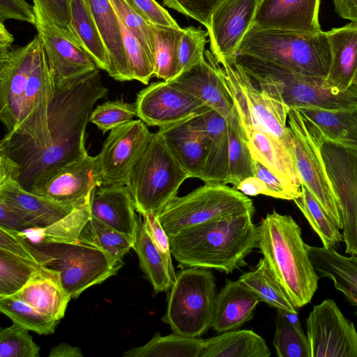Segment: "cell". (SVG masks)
Listing matches in <instances>:
<instances>
[{"label": "cell", "mask_w": 357, "mask_h": 357, "mask_svg": "<svg viewBox=\"0 0 357 357\" xmlns=\"http://www.w3.org/2000/svg\"><path fill=\"white\" fill-rule=\"evenodd\" d=\"M100 70L54 85L43 140L11 160L0 154L3 171L24 190L31 192L54 172L88 154L86 126L95 104L108 93Z\"/></svg>", "instance_id": "obj_1"}, {"label": "cell", "mask_w": 357, "mask_h": 357, "mask_svg": "<svg viewBox=\"0 0 357 357\" xmlns=\"http://www.w3.org/2000/svg\"><path fill=\"white\" fill-rule=\"evenodd\" d=\"M54 84L38 34L0 55V120L7 132L38 137L47 129Z\"/></svg>", "instance_id": "obj_2"}, {"label": "cell", "mask_w": 357, "mask_h": 357, "mask_svg": "<svg viewBox=\"0 0 357 357\" xmlns=\"http://www.w3.org/2000/svg\"><path fill=\"white\" fill-rule=\"evenodd\" d=\"M253 214L234 213L196 225L169 236L172 255L182 268L197 267L231 273L245 266L257 248Z\"/></svg>", "instance_id": "obj_3"}, {"label": "cell", "mask_w": 357, "mask_h": 357, "mask_svg": "<svg viewBox=\"0 0 357 357\" xmlns=\"http://www.w3.org/2000/svg\"><path fill=\"white\" fill-rule=\"evenodd\" d=\"M257 248L296 309L312 298L317 274L295 220L273 210L257 227Z\"/></svg>", "instance_id": "obj_4"}, {"label": "cell", "mask_w": 357, "mask_h": 357, "mask_svg": "<svg viewBox=\"0 0 357 357\" xmlns=\"http://www.w3.org/2000/svg\"><path fill=\"white\" fill-rule=\"evenodd\" d=\"M236 61L252 82L290 109H340L357 106V86L347 90L331 85L326 77L305 75L247 54Z\"/></svg>", "instance_id": "obj_5"}, {"label": "cell", "mask_w": 357, "mask_h": 357, "mask_svg": "<svg viewBox=\"0 0 357 357\" xmlns=\"http://www.w3.org/2000/svg\"><path fill=\"white\" fill-rule=\"evenodd\" d=\"M237 54L271 62L297 73L327 77L331 52L326 31L305 33L255 26Z\"/></svg>", "instance_id": "obj_6"}, {"label": "cell", "mask_w": 357, "mask_h": 357, "mask_svg": "<svg viewBox=\"0 0 357 357\" xmlns=\"http://www.w3.org/2000/svg\"><path fill=\"white\" fill-rule=\"evenodd\" d=\"M188 178V173L157 131L133 166L126 186L137 212L141 215H157L177 196L180 186Z\"/></svg>", "instance_id": "obj_7"}, {"label": "cell", "mask_w": 357, "mask_h": 357, "mask_svg": "<svg viewBox=\"0 0 357 357\" xmlns=\"http://www.w3.org/2000/svg\"><path fill=\"white\" fill-rule=\"evenodd\" d=\"M29 242L37 250L42 265L59 273L60 282L71 298L115 275L123 264L78 239L73 242Z\"/></svg>", "instance_id": "obj_8"}, {"label": "cell", "mask_w": 357, "mask_h": 357, "mask_svg": "<svg viewBox=\"0 0 357 357\" xmlns=\"http://www.w3.org/2000/svg\"><path fill=\"white\" fill-rule=\"evenodd\" d=\"M216 284L207 268L186 267L176 273L162 320L175 333L200 337L211 327Z\"/></svg>", "instance_id": "obj_9"}, {"label": "cell", "mask_w": 357, "mask_h": 357, "mask_svg": "<svg viewBox=\"0 0 357 357\" xmlns=\"http://www.w3.org/2000/svg\"><path fill=\"white\" fill-rule=\"evenodd\" d=\"M248 212L254 215L252 199L222 183H205L183 197L176 196L157 215L169 236L223 216Z\"/></svg>", "instance_id": "obj_10"}, {"label": "cell", "mask_w": 357, "mask_h": 357, "mask_svg": "<svg viewBox=\"0 0 357 357\" xmlns=\"http://www.w3.org/2000/svg\"><path fill=\"white\" fill-rule=\"evenodd\" d=\"M288 127L293 142V158L301 185L305 187L340 229L343 223L336 195L321 153L322 133L296 109L289 110Z\"/></svg>", "instance_id": "obj_11"}, {"label": "cell", "mask_w": 357, "mask_h": 357, "mask_svg": "<svg viewBox=\"0 0 357 357\" xmlns=\"http://www.w3.org/2000/svg\"><path fill=\"white\" fill-rule=\"evenodd\" d=\"M220 64L242 125L275 137L293 155L292 138L287 125L290 109L257 86L235 58L224 59Z\"/></svg>", "instance_id": "obj_12"}, {"label": "cell", "mask_w": 357, "mask_h": 357, "mask_svg": "<svg viewBox=\"0 0 357 357\" xmlns=\"http://www.w3.org/2000/svg\"><path fill=\"white\" fill-rule=\"evenodd\" d=\"M320 149L341 213L345 252L357 256V148L322 134Z\"/></svg>", "instance_id": "obj_13"}, {"label": "cell", "mask_w": 357, "mask_h": 357, "mask_svg": "<svg viewBox=\"0 0 357 357\" xmlns=\"http://www.w3.org/2000/svg\"><path fill=\"white\" fill-rule=\"evenodd\" d=\"M311 357H357V331L335 302L314 306L306 319Z\"/></svg>", "instance_id": "obj_14"}, {"label": "cell", "mask_w": 357, "mask_h": 357, "mask_svg": "<svg viewBox=\"0 0 357 357\" xmlns=\"http://www.w3.org/2000/svg\"><path fill=\"white\" fill-rule=\"evenodd\" d=\"M152 135L141 119L131 120L110 130L96 155L102 185H126L133 166Z\"/></svg>", "instance_id": "obj_15"}, {"label": "cell", "mask_w": 357, "mask_h": 357, "mask_svg": "<svg viewBox=\"0 0 357 357\" xmlns=\"http://www.w3.org/2000/svg\"><path fill=\"white\" fill-rule=\"evenodd\" d=\"M137 116L146 125L162 127L199 114L206 107L171 81L153 82L137 94Z\"/></svg>", "instance_id": "obj_16"}, {"label": "cell", "mask_w": 357, "mask_h": 357, "mask_svg": "<svg viewBox=\"0 0 357 357\" xmlns=\"http://www.w3.org/2000/svg\"><path fill=\"white\" fill-rule=\"evenodd\" d=\"M261 0H223L212 13L206 29L211 52L218 63L234 59L255 24Z\"/></svg>", "instance_id": "obj_17"}, {"label": "cell", "mask_w": 357, "mask_h": 357, "mask_svg": "<svg viewBox=\"0 0 357 357\" xmlns=\"http://www.w3.org/2000/svg\"><path fill=\"white\" fill-rule=\"evenodd\" d=\"M33 6L36 17L35 26L54 85L98 68L77 41L47 20L36 3Z\"/></svg>", "instance_id": "obj_18"}, {"label": "cell", "mask_w": 357, "mask_h": 357, "mask_svg": "<svg viewBox=\"0 0 357 357\" xmlns=\"http://www.w3.org/2000/svg\"><path fill=\"white\" fill-rule=\"evenodd\" d=\"M102 185L96 156L86 154L54 172L31 192L78 208L89 204L93 190Z\"/></svg>", "instance_id": "obj_19"}, {"label": "cell", "mask_w": 357, "mask_h": 357, "mask_svg": "<svg viewBox=\"0 0 357 357\" xmlns=\"http://www.w3.org/2000/svg\"><path fill=\"white\" fill-rule=\"evenodd\" d=\"M218 64L212 52L206 50L204 60L169 81L188 91L227 121L234 116L236 109L225 80L224 70Z\"/></svg>", "instance_id": "obj_20"}, {"label": "cell", "mask_w": 357, "mask_h": 357, "mask_svg": "<svg viewBox=\"0 0 357 357\" xmlns=\"http://www.w3.org/2000/svg\"><path fill=\"white\" fill-rule=\"evenodd\" d=\"M204 111L180 121L160 127L158 130L190 178L199 179L210 148V139L204 126Z\"/></svg>", "instance_id": "obj_21"}, {"label": "cell", "mask_w": 357, "mask_h": 357, "mask_svg": "<svg viewBox=\"0 0 357 357\" xmlns=\"http://www.w3.org/2000/svg\"><path fill=\"white\" fill-rule=\"evenodd\" d=\"M320 0H261L254 26L288 31L320 32Z\"/></svg>", "instance_id": "obj_22"}, {"label": "cell", "mask_w": 357, "mask_h": 357, "mask_svg": "<svg viewBox=\"0 0 357 357\" xmlns=\"http://www.w3.org/2000/svg\"><path fill=\"white\" fill-rule=\"evenodd\" d=\"M89 207L91 216L135 241L142 220L126 185L96 187L91 193Z\"/></svg>", "instance_id": "obj_23"}, {"label": "cell", "mask_w": 357, "mask_h": 357, "mask_svg": "<svg viewBox=\"0 0 357 357\" xmlns=\"http://www.w3.org/2000/svg\"><path fill=\"white\" fill-rule=\"evenodd\" d=\"M0 199L18 209L31 229L48 227L77 208L29 192L11 178L0 180Z\"/></svg>", "instance_id": "obj_24"}, {"label": "cell", "mask_w": 357, "mask_h": 357, "mask_svg": "<svg viewBox=\"0 0 357 357\" xmlns=\"http://www.w3.org/2000/svg\"><path fill=\"white\" fill-rule=\"evenodd\" d=\"M260 302L239 279L228 280L216 295L211 327L219 333L239 328L253 317Z\"/></svg>", "instance_id": "obj_25"}, {"label": "cell", "mask_w": 357, "mask_h": 357, "mask_svg": "<svg viewBox=\"0 0 357 357\" xmlns=\"http://www.w3.org/2000/svg\"><path fill=\"white\" fill-rule=\"evenodd\" d=\"M252 158L272 171L296 192L301 185L290 151L275 137L252 126L242 125Z\"/></svg>", "instance_id": "obj_26"}, {"label": "cell", "mask_w": 357, "mask_h": 357, "mask_svg": "<svg viewBox=\"0 0 357 357\" xmlns=\"http://www.w3.org/2000/svg\"><path fill=\"white\" fill-rule=\"evenodd\" d=\"M11 296L57 321L64 317L71 299L60 282L59 273L47 267L38 271L26 285Z\"/></svg>", "instance_id": "obj_27"}, {"label": "cell", "mask_w": 357, "mask_h": 357, "mask_svg": "<svg viewBox=\"0 0 357 357\" xmlns=\"http://www.w3.org/2000/svg\"><path fill=\"white\" fill-rule=\"evenodd\" d=\"M326 33L331 52L326 79L342 90L357 86V22L334 28Z\"/></svg>", "instance_id": "obj_28"}, {"label": "cell", "mask_w": 357, "mask_h": 357, "mask_svg": "<svg viewBox=\"0 0 357 357\" xmlns=\"http://www.w3.org/2000/svg\"><path fill=\"white\" fill-rule=\"evenodd\" d=\"M306 248L318 276L333 281L335 287L356 307L357 316V256L345 257L333 248L306 244Z\"/></svg>", "instance_id": "obj_29"}, {"label": "cell", "mask_w": 357, "mask_h": 357, "mask_svg": "<svg viewBox=\"0 0 357 357\" xmlns=\"http://www.w3.org/2000/svg\"><path fill=\"white\" fill-rule=\"evenodd\" d=\"M88 3L108 52L109 75L117 81H131L120 25L112 3L109 0H88Z\"/></svg>", "instance_id": "obj_30"}, {"label": "cell", "mask_w": 357, "mask_h": 357, "mask_svg": "<svg viewBox=\"0 0 357 357\" xmlns=\"http://www.w3.org/2000/svg\"><path fill=\"white\" fill-rule=\"evenodd\" d=\"M204 126L210 139L208 156L201 177L204 183L228 184L229 136L225 117L207 107L203 112Z\"/></svg>", "instance_id": "obj_31"}, {"label": "cell", "mask_w": 357, "mask_h": 357, "mask_svg": "<svg viewBox=\"0 0 357 357\" xmlns=\"http://www.w3.org/2000/svg\"><path fill=\"white\" fill-rule=\"evenodd\" d=\"M265 340L252 330H231L205 339L199 357H269Z\"/></svg>", "instance_id": "obj_32"}, {"label": "cell", "mask_w": 357, "mask_h": 357, "mask_svg": "<svg viewBox=\"0 0 357 357\" xmlns=\"http://www.w3.org/2000/svg\"><path fill=\"white\" fill-rule=\"evenodd\" d=\"M70 24L80 46L98 68L110 71L108 52L91 13L88 0H69Z\"/></svg>", "instance_id": "obj_33"}, {"label": "cell", "mask_w": 357, "mask_h": 357, "mask_svg": "<svg viewBox=\"0 0 357 357\" xmlns=\"http://www.w3.org/2000/svg\"><path fill=\"white\" fill-rule=\"evenodd\" d=\"M327 138L357 148V106L340 109H298Z\"/></svg>", "instance_id": "obj_34"}, {"label": "cell", "mask_w": 357, "mask_h": 357, "mask_svg": "<svg viewBox=\"0 0 357 357\" xmlns=\"http://www.w3.org/2000/svg\"><path fill=\"white\" fill-rule=\"evenodd\" d=\"M204 339L183 336L173 332L162 336L156 333L146 344L126 351L125 357H199Z\"/></svg>", "instance_id": "obj_35"}, {"label": "cell", "mask_w": 357, "mask_h": 357, "mask_svg": "<svg viewBox=\"0 0 357 357\" xmlns=\"http://www.w3.org/2000/svg\"><path fill=\"white\" fill-rule=\"evenodd\" d=\"M273 345L279 357H311L307 336L303 332L298 312L276 309Z\"/></svg>", "instance_id": "obj_36"}, {"label": "cell", "mask_w": 357, "mask_h": 357, "mask_svg": "<svg viewBox=\"0 0 357 357\" xmlns=\"http://www.w3.org/2000/svg\"><path fill=\"white\" fill-rule=\"evenodd\" d=\"M261 300L275 309L297 312V309L280 284L267 261L263 257L255 268L238 278Z\"/></svg>", "instance_id": "obj_37"}, {"label": "cell", "mask_w": 357, "mask_h": 357, "mask_svg": "<svg viewBox=\"0 0 357 357\" xmlns=\"http://www.w3.org/2000/svg\"><path fill=\"white\" fill-rule=\"evenodd\" d=\"M227 123L229 136L228 183L236 189L242 181L255 176L254 159L237 110Z\"/></svg>", "instance_id": "obj_38"}, {"label": "cell", "mask_w": 357, "mask_h": 357, "mask_svg": "<svg viewBox=\"0 0 357 357\" xmlns=\"http://www.w3.org/2000/svg\"><path fill=\"white\" fill-rule=\"evenodd\" d=\"M132 249L136 252L144 273L155 293L167 291L173 281L160 252L148 234L141 220Z\"/></svg>", "instance_id": "obj_39"}, {"label": "cell", "mask_w": 357, "mask_h": 357, "mask_svg": "<svg viewBox=\"0 0 357 357\" xmlns=\"http://www.w3.org/2000/svg\"><path fill=\"white\" fill-rule=\"evenodd\" d=\"M151 24L154 76L163 81L172 80L178 73V48L182 28Z\"/></svg>", "instance_id": "obj_40"}, {"label": "cell", "mask_w": 357, "mask_h": 357, "mask_svg": "<svg viewBox=\"0 0 357 357\" xmlns=\"http://www.w3.org/2000/svg\"><path fill=\"white\" fill-rule=\"evenodd\" d=\"M89 204L75 208L70 214L53 223L38 229H31L19 232L32 243L73 242L91 218Z\"/></svg>", "instance_id": "obj_41"}, {"label": "cell", "mask_w": 357, "mask_h": 357, "mask_svg": "<svg viewBox=\"0 0 357 357\" xmlns=\"http://www.w3.org/2000/svg\"><path fill=\"white\" fill-rule=\"evenodd\" d=\"M78 240L103 250L119 261H122V257L133 248L135 242L130 236L93 216L83 227Z\"/></svg>", "instance_id": "obj_42"}, {"label": "cell", "mask_w": 357, "mask_h": 357, "mask_svg": "<svg viewBox=\"0 0 357 357\" xmlns=\"http://www.w3.org/2000/svg\"><path fill=\"white\" fill-rule=\"evenodd\" d=\"M326 248H334L343 241L336 223L326 213L307 189L301 185V194L294 200Z\"/></svg>", "instance_id": "obj_43"}, {"label": "cell", "mask_w": 357, "mask_h": 357, "mask_svg": "<svg viewBox=\"0 0 357 357\" xmlns=\"http://www.w3.org/2000/svg\"><path fill=\"white\" fill-rule=\"evenodd\" d=\"M44 267L0 248V296L15 294Z\"/></svg>", "instance_id": "obj_44"}, {"label": "cell", "mask_w": 357, "mask_h": 357, "mask_svg": "<svg viewBox=\"0 0 357 357\" xmlns=\"http://www.w3.org/2000/svg\"><path fill=\"white\" fill-rule=\"evenodd\" d=\"M0 311L13 323L40 335L54 333L59 322L13 296H0Z\"/></svg>", "instance_id": "obj_45"}, {"label": "cell", "mask_w": 357, "mask_h": 357, "mask_svg": "<svg viewBox=\"0 0 357 357\" xmlns=\"http://www.w3.org/2000/svg\"><path fill=\"white\" fill-rule=\"evenodd\" d=\"M118 20L130 79L148 84L154 76L153 57L119 17Z\"/></svg>", "instance_id": "obj_46"}, {"label": "cell", "mask_w": 357, "mask_h": 357, "mask_svg": "<svg viewBox=\"0 0 357 357\" xmlns=\"http://www.w3.org/2000/svg\"><path fill=\"white\" fill-rule=\"evenodd\" d=\"M137 116L135 103L122 99L107 101L93 109L89 121L95 124L103 134L122 126Z\"/></svg>", "instance_id": "obj_47"}, {"label": "cell", "mask_w": 357, "mask_h": 357, "mask_svg": "<svg viewBox=\"0 0 357 357\" xmlns=\"http://www.w3.org/2000/svg\"><path fill=\"white\" fill-rule=\"evenodd\" d=\"M28 330L13 323L0 331V357H38L40 347Z\"/></svg>", "instance_id": "obj_48"}, {"label": "cell", "mask_w": 357, "mask_h": 357, "mask_svg": "<svg viewBox=\"0 0 357 357\" xmlns=\"http://www.w3.org/2000/svg\"><path fill=\"white\" fill-rule=\"evenodd\" d=\"M207 36V31L199 28L181 29L178 48V75L204 60Z\"/></svg>", "instance_id": "obj_49"}, {"label": "cell", "mask_w": 357, "mask_h": 357, "mask_svg": "<svg viewBox=\"0 0 357 357\" xmlns=\"http://www.w3.org/2000/svg\"><path fill=\"white\" fill-rule=\"evenodd\" d=\"M109 1L122 23L139 40L153 59V33L151 23L137 14L125 0Z\"/></svg>", "instance_id": "obj_50"}, {"label": "cell", "mask_w": 357, "mask_h": 357, "mask_svg": "<svg viewBox=\"0 0 357 357\" xmlns=\"http://www.w3.org/2000/svg\"><path fill=\"white\" fill-rule=\"evenodd\" d=\"M223 0H162L163 4L192 18L206 29L211 15Z\"/></svg>", "instance_id": "obj_51"}, {"label": "cell", "mask_w": 357, "mask_h": 357, "mask_svg": "<svg viewBox=\"0 0 357 357\" xmlns=\"http://www.w3.org/2000/svg\"><path fill=\"white\" fill-rule=\"evenodd\" d=\"M33 1L39 7L47 20L79 45L71 27L69 0H33Z\"/></svg>", "instance_id": "obj_52"}, {"label": "cell", "mask_w": 357, "mask_h": 357, "mask_svg": "<svg viewBox=\"0 0 357 357\" xmlns=\"http://www.w3.org/2000/svg\"><path fill=\"white\" fill-rule=\"evenodd\" d=\"M142 216L143 217V223L146 230L162 256L174 283L176 280V272L174 271L172 261L169 236L164 230L157 215L153 213H146Z\"/></svg>", "instance_id": "obj_53"}, {"label": "cell", "mask_w": 357, "mask_h": 357, "mask_svg": "<svg viewBox=\"0 0 357 357\" xmlns=\"http://www.w3.org/2000/svg\"><path fill=\"white\" fill-rule=\"evenodd\" d=\"M148 22L156 25L180 27L171 15L155 0H125Z\"/></svg>", "instance_id": "obj_54"}, {"label": "cell", "mask_w": 357, "mask_h": 357, "mask_svg": "<svg viewBox=\"0 0 357 357\" xmlns=\"http://www.w3.org/2000/svg\"><path fill=\"white\" fill-rule=\"evenodd\" d=\"M255 176L265 183L268 196L285 200H294L299 196L272 171L257 160H254Z\"/></svg>", "instance_id": "obj_55"}, {"label": "cell", "mask_w": 357, "mask_h": 357, "mask_svg": "<svg viewBox=\"0 0 357 357\" xmlns=\"http://www.w3.org/2000/svg\"><path fill=\"white\" fill-rule=\"evenodd\" d=\"M10 19L35 26L36 17L33 6L25 0H0V23Z\"/></svg>", "instance_id": "obj_56"}, {"label": "cell", "mask_w": 357, "mask_h": 357, "mask_svg": "<svg viewBox=\"0 0 357 357\" xmlns=\"http://www.w3.org/2000/svg\"><path fill=\"white\" fill-rule=\"evenodd\" d=\"M0 227L16 232L31 229L24 215L2 199H0Z\"/></svg>", "instance_id": "obj_57"}, {"label": "cell", "mask_w": 357, "mask_h": 357, "mask_svg": "<svg viewBox=\"0 0 357 357\" xmlns=\"http://www.w3.org/2000/svg\"><path fill=\"white\" fill-rule=\"evenodd\" d=\"M236 189L248 196H257L258 195L268 196V191L265 183L256 176L244 179L238 185Z\"/></svg>", "instance_id": "obj_58"}, {"label": "cell", "mask_w": 357, "mask_h": 357, "mask_svg": "<svg viewBox=\"0 0 357 357\" xmlns=\"http://www.w3.org/2000/svg\"><path fill=\"white\" fill-rule=\"evenodd\" d=\"M335 12L343 19L357 22V0H333Z\"/></svg>", "instance_id": "obj_59"}, {"label": "cell", "mask_w": 357, "mask_h": 357, "mask_svg": "<svg viewBox=\"0 0 357 357\" xmlns=\"http://www.w3.org/2000/svg\"><path fill=\"white\" fill-rule=\"evenodd\" d=\"M49 357H83V354L77 347L60 343L52 348Z\"/></svg>", "instance_id": "obj_60"}, {"label": "cell", "mask_w": 357, "mask_h": 357, "mask_svg": "<svg viewBox=\"0 0 357 357\" xmlns=\"http://www.w3.org/2000/svg\"><path fill=\"white\" fill-rule=\"evenodd\" d=\"M13 36L8 31L3 23H0V55L6 54L13 47Z\"/></svg>", "instance_id": "obj_61"}]
</instances>
